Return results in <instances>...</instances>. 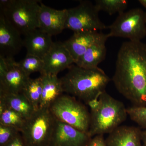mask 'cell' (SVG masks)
<instances>
[{
	"mask_svg": "<svg viewBox=\"0 0 146 146\" xmlns=\"http://www.w3.org/2000/svg\"><path fill=\"white\" fill-rule=\"evenodd\" d=\"M112 80L133 106H146V44L123 42L118 51Z\"/></svg>",
	"mask_w": 146,
	"mask_h": 146,
	"instance_id": "cell-1",
	"label": "cell"
},
{
	"mask_svg": "<svg viewBox=\"0 0 146 146\" xmlns=\"http://www.w3.org/2000/svg\"><path fill=\"white\" fill-rule=\"evenodd\" d=\"M68 72L60 78L63 92L82 101L86 104L98 99L105 91L110 79L103 70L98 67L92 69L72 65Z\"/></svg>",
	"mask_w": 146,
	"mask_h": 146,
	"instance_id": "cell-2",
	"label": "cell"
},
{
	"mask_svg": "<svg viewBox=\"0 0 146 146\" xmlns=\"http://www.w3.org/2000/svg\"><path fill=\"white\" fill-rule=\"evenodd\" d=\"M99 104L91 110L89 133L90 137L111 133L126 120L127 108L122 102L105 91L98 98Z\"/></svg>",
	"mask_w": 146,
	"mask_h": 146,
	"instance_id": "cell-3",
	"label": "cell"
},
{
	"mask_svg": "<svg viewBox=\"0 0 146 146\" xmlns=\"http://www.w3.org/2000/svg\"><path fill=\"white\" fill-rule=\"evenodd\" d=\"M41 2L38 0H1L0 12L24 36L39 28Z\"/></svg>",
	"mask_w": 146,
	"mask_h": 146,
	"instance_id": "cell-4",
	"label": "cell"
},
{
	"mask_svg": "<svg viewBox=\"0 0 146 146\" xmlns=\"http://www.w3.org/2000/svg\"><path fill=\"white\" fill-rule=\"evenodd\" d=\"M49 110L56 119L88 133L90 113L86 106L75 97L62 95L52 104Z\"/></svg>",
	"mask_w": 146,
	"mask_h": 146,
	"instance_id": "cell-5",
	"label": "cell"
},
{
	"mask_svg": "<svg viewBox=\"0 0 146 146\" xmlns=\"http://www.w3.org/2000/svg\"><path fill=\"white\" fill-rule=\"evenodd\" d=\"M55 121L49 109L35 110L21 132L27 146H48Z\"/></svg>",
	"mask_w": 146,
	"mask_h": 146,
	"instance_id": "cell-6",
	"label": "cell"
},
{
	"mask_svg": "<svg viewBox=\"0 0 146 146\" xmlns=\"http://www.w3.org/2000/svg\"><path fill=\"white\" fill-rule=\"evenodd\" d=\"M108 28V38L121 37L131 42H140L146 36L145 12L139 8L124 11L119 14Z\"/></svg>",
	"mask_w": 146,
	"mask_h": 146,
	"instance_id": "cell-7",
	"label": "cell"
},
{
	"mask_svg": "<svg viewBox=\"0 0 146 146\" xmlns=\"http://www.w3.org/2000/svg\"><path fill=\"white\" fill-rule=\"evenodd\" d=\"M65 29L74 32L101 31L106 28L99 16L95 5L89 1H80L75 7L67 9Z\"/></svg>",
	"mask_w": 146,
	"mask_h": 146,
	"instance_id": "cell-8",
	"label": "cell"
},
{
	"mask_svg": "<svg viewBox=\"0 0 146 146\" xmlns=\"http://www.w3.org/2000/svg\"><path fill=\"white\" fill-rule=\"evenodd\" d=\"M30 78L13 57L0 56V94L22 93Z\"/></svg>",
	"mask_w": 146,
	"mask_h": 146,
	"instance_id": "cell-9",
	"label": "cell"
},
{
	"mask_svg": "<svg viewBox=\"0 0 146 146\" xmlns=\"http://www.w3.org/2000/svg\"><path fill=\"white\" fill-rule=\"evenodd\" d=\"M91 138L89 133L56 119L48 146H85Z\"/></svg>",
	"mask_w": 146,
	"mask_h": 146,
	"instance_id": "cell-10",
	"label": "cell"
},
{
	"mask_svg": "<svg viewBox=\"0 0 146 146\" xmlns=\"http://www.w3.org/2000/svg\"><path fill=\"white\" fill-rule=\"evenodd\" d=\"M21 33L0 12V56L13 57L24 47Z\"/></svg>",
	"mask_w": 146,
	"mask_h": 146,
	"instance_id": "cell-11",
	"label": "cell"
},
{
	"mask_svg": "<svg viewBox=\"0 0 146 146\" xmlns=\"http://www.w3.org/2000/svg\"><path fill=\"white\" fill-rule=\"evenodd\" d=\"M44 68L42 74L57 75L68 69L74 60L63 42H54L49 51L42 58Z\"/></svg>",
	"mask_w": 146,
	"mask_h": 146,
	"instance_id": "cell-12",
	"label": "cell"
},
{
	"mask_svg": "<svg viewBox=\"0 0 146 146\" xmlns=\"http://www.w3.org/2000/svg\"><path fill=\"white\" fill-rule=\"evenodd\" d=\"M67 16V9L57 10L41 2L38 29L51 36L59 34L65 29Z\"/></svg>",
	"mask_w": 146,
	"mask_h": 146,
	"instance_id": "cell-13",
	"label": "cell"
},
{
	"mask_svg": "<svg viewBox=\"0 0 146 146\" xmlns=\"http://www.w3.org/2000/svg\"><path fill=\"white\" fill-rule=\"evenodd\" d=\"M102 33L92 31L74 32L69 39L63 42L74 60L75 64L99 38Z\"/></svg>",
	"mask_w": 146,
	"mask_h": 146,
	"instance_id": "cell-14",
	"label": "cell"
},
{
	"mask_svg": "<svg viewBox=\"0 0 146 146\" xmlns=\"http://www.w3.org/2000/svg\"><path fill=\"white\" fill-rule=\"evenodd\" d=\"M24 47L27 55L42 58L46 55L53 44L52 36L40 31L34 30L24 35Z\"/></svg>",
	"mask_w": 146,
	"mask_h": 146,
	"instance_id": "cell-15",
	"label": "cell"
},
{
	"mask_svg": "<svg viewBox=\"0 0 146 146\" xmlns=\"http://www.w3.org/2000/svg\"><path fill=\"white\" fill-rule=\"evenodd\" d=\"M140 128L120 126L108 134L105 139L107 146H143Z\"/></svg>",
	"mask_w": 146,
	"mask_h": 146,
	"instance_id": "cell-16",
	"label": "cell"
},
{
	"mask_svg": "<svg viewBox=\"0 0 146 146\" xmlns=\"http://www.w3.org/2000/svg\"><path fill=\"white\" fill-rule=\"evenodd\" d=\"M107 34L102 33L100 36L84 53L75 64L81 68L92 69L98 68L106 57Z\"/></svg>",
	"mask_w": 146,
	"mask_h": 146,
	"instance_id": "cell-17",
	"label": "cell"
},
{
	"mask_svg": "<svg viewBox=\"0 0 146 146\" xmlns=\"http://www.w3.org/2000/svg\"><path fill=\"white\" fill-rule=\"evenodd\" d=\"M42 95L39 108L49 109L52 104L63 95V92L60 79L57 75L41 74Z\"/></svg>",
	"mask_w": 146,
	"mask_h": 146,
	"instance_id": "cell-18",
	"label": "cell"
},
{
	"mask_svg": "<svg viewBox=\"0 0 146 146\" xmlns=\"http://www.w3.org/2000/svg\"><path fill=\"white\" fill-rule=\"evenodd\" d=\"M0 103L14 110L26 120L35 111L32 105L22 94H0Z\"/></svg>",
	"mask_w": 146,
	"mask_h": 146,
	"instance_id": "cell-19",
	"label": "cell"
},
{
	"mask_svg": "<svg viewBox=\"0 0 146 146\" xmlns=\"http://www.w3.org/2000/svg\"><path fill=\"white\" fill-rule=\"evenodd\" d=\"M22 94L32 105L35 110L39 109L42 95V83L40 77L29 79Z\"/></svg>",
	"mask_w": 146,
	"mask_h": 146,
	"instance_id": "cell-20",
	"label": "cell"
},
{
	"mask_svg": "<svg viewBox=\"0 0 146 146\" xmlns=\"http://www.w3.org/2000/svg\"><path fill=\"white\" fill-rule=\"evenodd\" d=\"M26 121L21 115L0 103V124L16 128L21 132Z\"/></svg>",
	"mask_w": 146,
	"mask_h": 146,
	"instance_id": "cell-21",
	"label": "cell"
},
{
	"mask_svg": "<svg viewBox=\"0 0 146 146\" xmlns=\"http://www.w3.org/2000/svg\"><path fill=\"white\" fill-rule=\"evenodd\" d=\"M95 6L99 12L102 11L109 14H119L124 12L128 5L126 0H96Z\"/></svg>",
	"mask_w": 146,
	"mask_h": 146,
	"instance_id": "cell-22",
	"label": "cell"
},
{
	"mask_svg": "<svg viewBox=\"0 0 146 146\" xmlns=\"http://www.w3.org/2000/svg\"><path fill=\"white\" fill-rule=\"evenodd\" d=\"M18 64L21 70L28 76L36 72L42 74L43 71V60L34 56L26 55L24 59L18 62Z\"/></svg>",
	"mask_w": 146,
	"mask_h": 146,
	"instance_id": "cell-23",
	"label": "cell"
},
{
	"mask_svg": "<svg viewBox=\"0 0 146 146\" xmlns=\"http://www.w3.org/2000/svg\"><path fill=\"white\" fill-rule=\"evenodd\" d=\"M131 119L141 127L146 129V106H133L127 108Z\"/></svg>",
	"mask_w": 146,
	"mask_h": 146,
	"instance_id": "cell-24",
	"label": "cell"
},
{
	"mask_svg": "<svg viewBox=\"0 0 146 146\" xmlns=\"http://www.w3.org/2000/svg\"><path fill=\"white\" fill-rule=\"evenodd\" d=\"M20 133L16 128L0 124V146H4Z\"/></svg>",
	"mask_w": 146,
	"mask_h": 146,
	"instance_id": "cell-25",
	"label": "cell"
},
{
	"mask_svg": "<svg viewBox=\"0 0 146 146\" xmlns=\"http://www.w3.org/2000/svg\"><path fill=\"white\" fill-rule=\"evenodd\" d=\"M85 146H107L103 135H97L92 137Z\"/></svg>",
	"mask_w": 146,
	"mask_h": 146,
	"instance_id": "cell-26",
	"label": "cell"
},
{
	"mask_svg": "<svg viewBox=\"0 0 146 146\" xmlns=\"http://www.w3.org/2000/svg\"><path fill=\"white\" fill-rule=\"evenodd\" d=\"M4 146H27L21 133H18Z\"/></svg>",
	"mask_w": 146,
	"mask_h": 146,
	"instance_id": "cell-27",
	"label": "cell"
},
{
	"mask_svg": "<svg viewBox=\"0 0 146 146\" xmlns=\"http://www.w3.org/2000/svg\"><path fill=\"white\" fill-rule=\"evenodd\" d=\"M141 141L143 142V146H146V129L141 131Z\"/></svg>",
	"mask_w": 146,
	"mask_h": 146,
	"instance_id": "cell-28",
	"label": "cell"
},
{
	"mask_svg": "<svg viewBox=\"0 0 146 146\" xmlns=\"http://www.w3.org/2000/svg\"><path fill=\"white\" fill-rule=\"evenodd\" d=\"M138 2L144 7L146 9V0H139Z\"/></svg>",
	"mask_w": 146,
	"mask_h": 146,
	"instance_id": "cell-29",
	"label": "cell"
},
{
	"mask_svg": "<svg viewBox=\"0 0 146 146\" xmlns=\"http://www.w3.org/2000/svg\"><path fill=\"white\" fill-rule=\"evenodd\" d=\"M145 22L146 23V11L145 12Z\"/></svg>",
	"mask_w": 146,
	"mask_h": 146,
	"instance_id": "cell-30",
	"label": "cell"
}]
</instances>
